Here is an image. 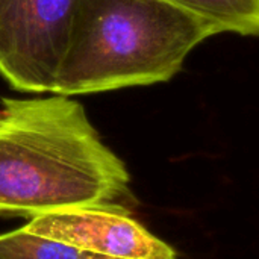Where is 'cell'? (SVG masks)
<instances>
[{
    "label": "cell",
    "instance_id": "obj_4",
    "mask_svg": "<svg viewBox=\"0 0 259 259\" xmlns=\"http://www.w3.org/2000/svg\"><path fill=\"white\" fill-rule=\"evenodd\" d=\"M21 229L105 259H176L175 249L132 219L124 206L61 209L29 219Z\"/></svg>",
    "mask_w": 259,
    "mask_h": 259
},
{
    "label": "cell",
    "instance_id": "obj_1",
    "mask_svg": "<svg viewBox=\"0 0 259 259\" xmlns=\"http://www.w3.org/2000/svg\"><path fill=\"white\" fill-rule=\"evenodd\" d=\"M131 176L83 106L65 96L0 100V214L124 206ZM126 208V206H124Z\"/></svg>",
    "mask_w": 259,
    "mask_h": 259
},
{
    "label": "cell",
    "instance_id": "obj_3",
    "mask_svg": "<svg viewBox=\"0 0 259 259\" xmlns=\"http://www.w3.org/2000/svg\"><path fill=\"white\" fill-rule=\"evenodd\" d=\"M77 0H0V76L21 93H53Z\"/></svg>",
    "mask_w": 259,
    "mask_h": 259
},
{
    "label": "cell",
    "instance_id": "obj_5",
    "mask_svg": "<svg viewBox=\"0 0 259 259\" xmlns=\"http://www.w3.org/2000/svg\"><path fill=\"white\" fill-rule=\"evenodd\" d=\"M206 20L219 33L240 36L259 33V0H168Z\"/></svg>",
    "mask_w": 259,
    "mask_h": 259
},
{
    "label": "cell",
    "instance_id": "obj_2",
    "mask_svg": "<svg viewBox=\"0 0 259 259\" xmlns=\"http://www.w3.org/2000/svg\"><path fill=\"white\" fill-rule=\"evenodd\" d=\"M214 35L215 26L168 0H77L52 94L168 82Z\"/></svg>",
    "mask_w": 259,
    "mask_h": 259
},
{
    "label": "cell",
    "instance_id": "obj_6",
    "mask_svg": "<svg viewBox=\"0 0 259 259\" xmlns=\"http://www.w3.org/2000/svg\"><path fill=\"white\" fill-rule=\"evenodd\" d=\"M0 259H105L73 246L17 229L0 235Z\"/></svg>",
    "mask_w": 259,
    "mask_h": 259
}]
</instances>
